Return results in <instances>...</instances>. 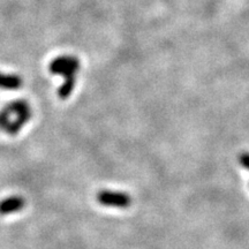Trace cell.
Wrapping results in <instances>:
<instances>
[{
	"instance_id": "obj_2",
	"label": "cell",
	"mask_w": 249,
	"mask_h": 249,
	"mask_svg": "<svg viewBox=\"0 0 249 249\" xmlns=\"http://www.w3.org/2000/svg\"><path fill=\"white\" fill-rule=\"evenodd\" d=\"M80 68V61L76 57L71 55H61L55 58L50 64V71L52 74H58L64 77L76 76V71Z\"/></svg>"
},
{
	"instance_id": "obj_4",
	"label": "cell",
	"mask_w": 249,
	"mask_h": 249,
	"mask_svg": "<svg viewBox=\"0 0 249 249\" xmlns=\"http://www.w3.org/2000/svg\"><path fill=\"white\" fill-rule=\"evenodd\" d=\"M26 201L21 196H11L0 201V214L13 213L15 211H20L24 208Z\"/></svg>"
},
{
	"instance_id": "obj_3",
	"label": "cell",
	"mask_w": 249,
	"mask_h": 249,
	"mask_svg": "<svg viewBox=\"0 0 249 249\" xmlns=\"http://www.w3.org/2000/svg\"><path fill=\"white\" fill-rule=\"evenodd\" d=\"M97 201L102 205L124 209L132 204V197L124 192L101 191L97 194Z\"/></svg>"
},
{
	"instance_id": "obj_1",
	"label": "cell",
	"mask_w": 249,
	"mask_h": 249,
	"mask_svg": "<svg viewBox=\"0 0 249 249\" xmlns=\"http://www.w3.org/2000/svg\"><path fill=\"white\" fill-rule=\"evenodd\" d=\"M31 118L29 104L24 99H17L0 111V128L9 135H15Z\"/></svg>"
},
{
	"instance_id": "obj_5",
	"label": "cell",
	"mask_w": 249,
	"mask_h": 249,
	"mask_svg": "<svg viewBox=\"0 0 249 249\" xmlns=\"http://www.w3.org/2000/svg\"><path fill=\"white\" fill-rule=\"evenodd\" d=\"M22 87V79L18 75L4 74L0 71V88L6 90H15Z\"/></svg>"
},
{
	"instance_id": "obj_7",
	"label": "cell",
	"mask_w": 249,
	"mask_h": 249,
	"mask_svg": "<svg viewBox=\"0 0 249 249\" xmlns=\"http://www.w3.org/2000/svg\"><path fill=\"white\" fill-rule=\"evenodd\" d=\"M239 163H240L246 170H249V152H242V154L239 156Z\"/></svg>"
},
{
	"instance_id": "obj_6",
	"label": "cell",
	"mask_w": 249,
	"mask_h": 249,
	"mask_svg": "<svg viewBox=\"0 0 249 249\" xmlns=\"http://www.w3.org/2000/svg\"><path fill=\"white\" fill-rule=\"evenodd\" d=\"M75 82H76V76H68L65 77V82L62 83V86L59 88L58 95L59 97L65 99L70 97L71 91L75 88Z\"/></svg>"
}]
</instances>
